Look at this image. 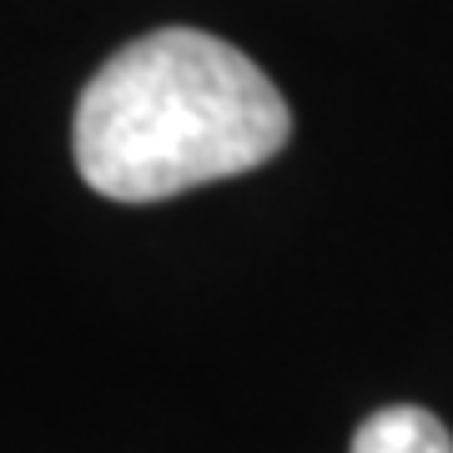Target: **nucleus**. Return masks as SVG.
<instances>
[{
	"instance_id": "obj_1",
	"label": "nucleus",
	"mask_w": 453,
	"mask_h": 453,
	"mask_svg": "<svg viewBox=\"0 0 453 453\" xmlns=\"http://www.w3.org/2000/svg\"><path fill=\"white\" fill-rule=\"evenodd\" d=\"M292 136L282 91L192 26L131 41L86 81L71 151L91 192L111 202H162L273 162Z\"/></svg>"
},
{
	"instance_id": "obj_2",
	"label": "nucleus",
	"mask_w": 453,
	"mask_h": 453,
	"mask_svg": "<svg viewBox=\"0 0 453 453\" xmlns=\"http://www.w3.org/2000/svg\"><path fill=\"white\" fill-rule=\"evenodd\" d=\"M353 453H453V438L428 408L393 403L363 418V428L353 434Z\"/></svg>"
}]
</instances>
